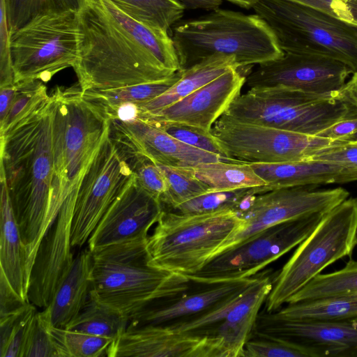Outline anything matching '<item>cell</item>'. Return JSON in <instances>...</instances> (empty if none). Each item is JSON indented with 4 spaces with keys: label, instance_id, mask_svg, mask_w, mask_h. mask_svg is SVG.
I'll list each match as a JSON object with an SVG mask.
<instances>
[{
    "label": "cell",
    "instance_id": "obj_1",
    "mask_svg": "<svg viewBox=\"0 0 357 357\" xmlns=\"http://www.w3.org/2000/svg\"><path fill=\"white\" fill-rule=\"evenodd\" d=\"M51 95L0 135V173L6 178L14 215L31 270L45 234L54 174Z\"/></svg>",
    "mask_w": 357,
    "mask_h": 357
},
{
    "label": "cell",
    "instance_id": "obj_2",
    "mask_svg": "<svg viewBox=\"0 0 357 357\" xmlns=\"http://www.w3.org/2000/svg\"><path fill=\"white\" fill-rule=\"evenodd\" d=\"M77 20L78 56L73 68L82 91L119 89L173 75L105 10L100 0H84Z\"/></svg>",
    "mask_w": 357,
    "mask_h": 357
},
{
    "label": "cell",
    "instance_id": "obj_3",
    "mask_svg": "<svg viewBox=\"0 0 357 357\" xmlns=\"http://www.w3.org/2000/svg\"><path fill=\"white\" fill-rule=\"evenodd\" d=\"M54 174L46 222L48 228L63 203H75L80 185L110 132V119L86 100L78 84L52 94Z\"/></svg>",
    "mask_w": 357,
    "mask_h": 357
},
{
    "label": "cell",
    "instance_id": "obj_4",
    "mask_svg": "<svg viewBox=\"0 0 357 357\" xmlns=\"http://www.w3.org/2000/svg\"><path fill=\"white\" fill-rule=\"evenodd\" d=\"M148 234L91 252V296L128 319L153 301L190 289L188 277L151 264Z\"/></svg>",
    "mask_w": 357,
    "mask_h": 357
},
{
    "label": "cell",
    "instance_id": "obj_5",
    "mask_svg": "<svg viewBox=\"0 0 357 357\" xmlns=\"http://www.w3.org/2000/svg\"><path fill=\"white\" fill-rule=\"evenodd\" d=\"M181 68L220 54L236 58L239 68L278 59L284 52L267 23L256 13L217 8L172 26Z\"/></svg>",
    "mask_w": 357,
    "mask_h": 357
},
{
    "label": "cell",
    "instance_id": "obj_6",
    "mask_svg": "<svg viewBox=\"0 0 357 357\" xmlns=\"http://www.w3.org/2000/svg\"><path fill=\"white\" fill-rule=\"evenodd\" d=\"M243 224L241 214L234 210L183 214L164 209L147 239L151 264L188 278Z\"/></svg>",
    "mask_w": 357,
    "mask_h": 357
},
{
    "label": "cell",
    "instance_id": "obj_7",
    "mask_svg": "<svg viewBox=\"0 0 357 357\" xmlns=\"http://www.w3.org/2000/svg\"><path fill=\"white\" fill-rule=\"evenodd\" d=\"M357 244V197H348L325 213L277 275L265 302L274 312L331 264L352 255Z\"/></svg>",
    "mask_w": 357,
    "mask_h": 357
},
{
    "label": "cell",
    "instance_id": "obj_8",
    "mask_svg": "<svg viewBox=\"0 0 357 357\" xmlns=\"http://www.w3.org/2000/svg\"><path fill=\"white\" fill-rule=\"evenodd\" d=\"M252 9L284 53L333 59L357 72V24L289 0H259Z\"/></svg>",
    "mask_w": 357,
    "mask_h": 357
},
{
    "label": "cell",
    "instance_id": "obj_9",
    "mask_svg": "<svg viewBox=\"0 0 357 357\" xmlns=\"http://www.w3.org/2000/svg\"><path fill=\"white\" fill-rule=\"evenodd\" d=\"M225 113L240 121L311 135L357 117L356 109L339 93L315 94L282 86L250 89Z\"/></svg>",
    "mask_w": 357,
    "mask_h": 357
},
{
    "label": "cell",
    "instance_id": "obj_10",
    "mask_svg": "<svg viewBox=\"0 0 357 357\" xmlns=\"http://www.w3.org/2000/svg\"><path fill=\"white\" fill-rule=\"evenodd\" d=\"M10 34L14 83L47 82L77 61V12L40 15Z\"/></svg>",
    "mask_w": 357,
    "mask_h": 357
},
{
    "label": "cell",
    "instance_id": "obj_11",
    "mask_svg": "<svg viewBox=\"0 0 357 357\" xmlns=\"http://www.w3.org/2000/svg\"><path fill=\"white\" fill-rule=\"evenodd\" d=\"M324 215L317 214L271 227L215 256L188 279L205 284L254 277L297 247Z\"/></svg>",
    "mask_w": 357,
    "mask_h": 357
},
{
    "label": "cell",
    "instance_id": "obj_12",
    "mask_svg": "<svg viewBox=\"0 0 357 357\" xmlns=\"http://www.w3.org/2000/svg\"><path fill=\"white\" fill-rule=\"evenodd\" d=\"M210 131L229 159L246 162L306 160L317 150L342 141L243 122L225 113Z\"/></svg>",
    "mask_w": 357,
    "mask_h": 357
},
{
    "label": "cell",
    "instance_id": "obj_13",
    "mask_svg": "<svg viewBox=\"0 0 357 357\" xmlns=\"http://www.w3.org/2000/svg\"><path fill=\"white\" fill-rule=\"evenodd\" d=\"M318 186L282 188L255 195L240 212L243 225L219 247L213 258L271 227L325 214L349 196L343 188L320 189Z\"/></svg>",
    "mask_w": 357,
    "mask_h": 357
},
{
    "label": "cell",
    "instance_id": "obj_14",
    "mask_svg": "<svg viewBox=\"0 0 357 357\" xmlns=\"http://www.w3.org/2000/svg\"><path fill=\"white\" fill-rule=\"evenodd\" d=\"M134 173L110 136L104 139L77 195L72 247H82Z\"/></svg>",
    "mask_w": 357,
    "mask_h": 357
},
{
    "label": "cell",
    "instance_id": "obj_15",
    "mask_svg": "<svg viewBox=\"0 0 357 357\" xmlns=\"http://www.w3.org/2000/svg\"><path fill=\"white\" fill-rule=\"evenodd\" d=\"M351 69L337 60L311 54L284 53L259 64L246 76L250 89L282 86L315 94L337 93Z\"/></svg>",
    "mask_w": 357,
    "mask_h": 357
},
{
    "label": "cell",
    "instance_id": "obj_16",
    "mask_svg": "<svg viewBox=\"0 0 357 357\" xmlns=\"http://www.w3.org/2000/svg\"><path fill=\"white\" fill-rule=\"evenodd\" d=\"M252 332L293 343L309 357H357V319H292L265 311Z\"/></svg>",
    "mask_w": 357,
    "mask_h": 357
},
{
    "label": "cell",
    "instance_id": "obj_17",
    "mask_svg": "<svg viewBox=\"0 0 357 357\" xmlns=\"http://www.w3.org/2000/svg\"><path fill=\"white\" fill-rule=\"evenodd\" d=\"M110 136L127 162L144 158L156 164L193 167L202 163L230 161L186 144L139 119L111 121Z\"/></svg>",
    "mask_w": 357,
    "mask_h": 357
},
{
    "label": "cell",
    "instance_id": "obj_18",
    "mask_svg": "<svg viewBox=\"0 0 357 357\" xmlns=\"http://www.w3.org/2000/svg\"><path fill=\"white\" fill-rule=\"evenodd\" d=\"M109 357H222L213 335L174 331L164 326H128L109 347Z\"/></svg>",
    "mask_w": 357,
    "mask_h": 357
},
{
    "label": "cell",
    "instance_id": "obj_19",
    "mask_svg": "<svg viewBox=\"0 0 357 357\" xmlns=\"http://www.w3.org/2000/svg\"><path fill=\"white\" fill-rule=\"evenodd\" d=\"M74 208V204H63L39 243L29 275L27 301L40 308L48 306L73 265Z\"/></svg>",
    "mask_w": 357,
    "mask_h": 357
},
{
    "label": "cell",
    "instance_id": "obj_20",
    "mask_svg": "<svg viewBox=\"0 0 357 357\" xmlns=\"http://www.w3.org/2000/svg\"><path fill=\"white\" fill-rule=\"evenodd\" d=\"M164 210L135 174L104 214L88 240L90 251L148 234Z\"/></svg>",
    "mask_w": 357,
    "mask_h": 357
},
{
    "label": "cell",
    "instance_id": "obj_21",
    "mask_svg": "<svg viewBox=\"0 0 357 357\" xmlns=\"http://www.w3.org/2000/svg\"><path fill=\"white\" fill-rule=\"evenodd\" d=\"M232 68L183 98L162 109L139 116L148 123L168 121L195 126L210 131L215 122L241 94L246 76Z\"/></svg>",
    "mask_w": 357,
    "mask_h": 357
},
{
    "label": "cell",
    "instance_id": "obj_22",
    "mask_svg": "<svg viewBox=\"0 0 357 357\" xmlns=\"http://www.w3.org/2000/svg\"><path fill=\"white\" fill-rule=\"evenodd\" d=\"M257 276L212 284L151 302L129 319L133 326H170L208 313L238 296Z\"/></svg>",
    "mask_w": 357,
    "mask_h": 357
},
{
    "label": "cell",
    "instance_id": "obj_23",
    "mask_svg": "<svg viewBox=\"0 0 357 357\" xmlns=\"http://www.w3.org/2000/svg\"><path fill=\"white\" fill-rule=\"evenodd\" d=\"M250 163L266 183L265 185L251 188L254 195L282 188L357 181V168L330 162L303 160Z\"/></svg>",
    "mask_w": 357,
    "mask_h": 357
},
{
    "label": "cell",
    "instance_id": "obj_24",
    "mask_svg": "<svg viewBox=\"0 0 357 357\" xmlns=\"http://www.w3.org/2000/svg\"><path fill=\"white\" fill-rule=\"evenodd\" d=\"M272 287L273 278L269 275L257 276L213 330L211 335L218 340L222 357H243L244 346Z\"/></svg>",
    "mask_w": 357,
    "mask_h": 357
},
{
    "label": "cell",
    "instance_id": "obj_25",
    "mask_svg": "<svg viewBox=\"0 0 357 357\" xmlns=\"http://www.w3.org/2000/svg\"><path fill=\"white\" fill-rule=\"evenodd\" d=\"M91 289V256L87 248L74 258L48 306L40 312L50 326L66 328L86 305Z\"/></svg>",
    "mask_w": 357,
    "mask_h": 357
},
{
    "label": "cell",
    "instance_id": "obj_26",
    "mask_svg": "<svg viewBox=\"0 0 357 357\" xmlns=\"http://www.w3.org/2000/svg\"><path fill=\"white\" fill-rule=\"evenodd\" d=\"M0 272L3 273L13 289L27 301L25 247L14 215L7 183L2 173H0Z\"/></svg>",
    "mask_w": 357,
    "mask_h": 357
},
{
    "label": "cell",
    "instance_id": "obj_27",
    "mask_svg": "<svg viewBox=\"0 0 357 357\" xmlns=\"http://www.w3.org/2000/svg\"><path fill=\"white\" fill-rule=\"evenodd\" d=\"M232 68H239L234 56L215 54L186 69H182L181 77L169 90L137 106V118L142 114L159 111L177 102Z\"/></svg>",
    "mask_w": 357,
    "mask_h": 357
},
{
    "label": "cell",
    "instance_id": "obj_28",
    "mask_svg": "<svg viewBox=\"0 0 357 357\" xmlns=\"http://www.w3.org/2000/svg\"><path fill=\"white\" fill-rule=\"evenodd\" d=\"M181 69L171 76L158 81L119 89L82 91L83 97L96 105L105 115L125 105L137 106L149 102L169 90L181 77Z\"/></svg>",
    "mask_w": 357,
    "mask_h": 357
},
{
    "label": "cell",
    "instance_id": "obj_29",
    "mask_svg": "<svg viewBox=\"0 0 357 357\" xmlns=\"http://www.w3.org/2000/svg\"><path fill=\"white\" fill-rule=\"evenodd\" d=\"M195 175L209 190H233L266 185L250 162L237 160L206 162L192 167Z\"/></svg>",
    "mask_w": 357,
    "mask_h": 357
},
{
    "label": "cell",
    "instance_id": "obj_30",
    "mask_svg": "<svg viewBox=\"0 0 357 357\" xmlns=\"http://www.w3.org/2000/svg\"><path fill=\"white\" fill-rule=\"evenodd\" d=\"M288 318L328 321L357 319V294L289 303L276 311Z\"/></svg>",
    "mask_w": 357,
    "mask_h": 357
},
{
    "label": "cell",
    "instance_id": "obj_31",
    "mask_svg": "<svg viewBox=\"0 0 357 357\" xmlns=\"http://www.w3.org/2000/svg\"><path fill=\"white\" fill-rule=\"evenodd\" d=\"M129 319L91 296L77 317L66 329L112 339L126 330Z\"/></svg>",
    "mask_w": 357,
    "mask_h": 357
},
{
    "label": "cell",
    "instance_id": "obj_32",
    "mask_svg": "<svg viewBox=\"0 0 357 357\" xmlns=\"http://www.w3.org/2000/svg\"><path fill=\"white\" fill-rule=\"evenodd\" d=\"M109 1L133 20L165 32L181 20L185 10L175 0Z\"/></svg>",
    "mask_w": 357,
    "mask_h": 357
},
{
    "label": "cell",
    "instance_id": "obj_33",
    "mask_svg": "<svg viewBox=\"0 0 357 357\" xmlns=\"http://www.w3.org/2000/svg\"><path fill=\"white\" fill-rule=\"evenodd\" d=\"M351 294H357V260L353 259L340 270L314 277L288 303Z\"/></svg>",
    "mask_w": 357,
    "mask_h": 357
},
{
    "label": "cell",
    "instance_id": "obj_34",
    "mask_svg": "<svg viewBox=\"0 0 357 357\" xmlns=\"http://www.w3.org/2000/svg\"><path fill=\"white\" fill-rule=\"evenodd\" d=\"M45 324L54 343L58 357L106 356L107 349L113 341L107 337Z\"/></svg>",
    "mask_w": 357,
    "mask_h": 357
},
{
    "label": "cell",
    "instance_id": "obj_35",
    "mask_svg": "<svg viewBox=\"0 0 357 357\" xmlns=\"http://www.w3.org/2000/svg\"><path fill=\"white\" fill-rule=\"evenodd\" d=\"M254 196L251 188L208 190L168 210L183 214H202L227 210L241 212Z\"/></svg>",
    "mask_w": 357,
    "mask_h": 357
},
{
    "label": "cell",
    "instance_id": "obj_36",
    "mask_svg": "<svg viewBox=\"0 0 357 357\" xmlns=\"http://www.w3.org/2000/svg\"><path fill=\"white\" fill-rule=\"evenodd\" d=\"M10 33L35 17L68 10L77 12L84 0H4Z\"/></svg>",
    "mask_w": 357,
    "mask_h": 357
},
{
    "label": "cell",
    "instance_id": "obj_37",
    "mask_svg": "<svg viewBox=\"0 0 357 357\" xmlns=\"http://www.w3.org/2000/svg\"><path fill=\"white\" fill-rule=\"evenodd\" d=\"M157 165L167 181L168 188L161 199V203L168 209L174 208L209 190L208 187L196 177L192 167Z\"/></svg>",
    "mask_w": 357,
    "mask_h": 357
},
{
    "label": "cell",
    "instance_id": "obj_38",
    "mask_svg": "<svg viewBox=\"0 0 357 357\" xmlns=\"http://www.w3.org/2000/svg\"><path fill=\"white\" fill-rule=\"evenodd\" d=\"M29 303L17 312L0 317L1 357H22L29 330L36 313Z\"/></svg>",
    "mask_w": 357,
    "mask_h": 357
},
{
    "label": "cell",
    "instance_id": "obj_39",
    "mask_svg": "<svg viewBox=\"0 0 357 357\" xmlns=\"http://www.w3.org/2000/svg\"><path fill=\"white\" fill-rule=\"evenodd\" d=\"M14 84L17 87V93L7 116L0 121V135L30 114L50 96L47 87L40 80Z\"/></svg>",
    "mask_w": 357,
    "mask_h": 357
},
{
    "label": "cell",
    "instance_id": "obj_40",
    "mask_svg": "<svg viewBox=\"0 0 357 357\" xmlns=\"http://www.w3.org/2000/svg\"><path fill=\"white\" fill-rule=\"evenodd\" d=\"M149 123L186 144L217 154L228 160H234L227 158L225 151L211 131L195 126L176 122L158 121Z\"/></svg>",
    "mask_w": 357,
    "mask_h": 357
},
{
    "label": "cell",
    "instance_id": "obj_41",
    "mask_svg": "<svg viewBox=\"0 0 357 357\" xmlns=\"http://www.w3.org/2000/svg\"><path fill=\"white\" fill-rule=\"evenodd\" d=\"M243 357H309L296 344L252 332L244 346Z\"/></svg>",
    "mask_w": 357,
    "mask_h": 357
},
{
    "label": "cell",
    "instance_id": "obj_42",
    "mask_svg": "<svg viewBox=\"0 0 357 357\" xmlns=\"http://www.w3.org/2000/svg\"><path fill=\"white\" fill-rule=\"evenodd\" d=\"M128 163L141 187L161 202L167 190L168 184L158 165L144 158H137Z\"/></svg>",
    "mask_w": 357,
    "mask_h": 357
},
{
    "label": "cell",
    "instance_id": "obj_43",
    "mask_svg": "<svg viewBox=\"0 0 357 357\" xmlns=\"http://www.w3.org/2000/svg\"><path fill=\"white\" fill-rule=\"evenodd\" d=\"M22 357H58L53 340L40 312H36L31 321Z\"/></svg>",
    "mask_w": 357,
    "mask_h": 357
},
{
    "label": "cell",
    "instance_id": "obj_44",
    "mask_svg": "<svg viewBox=\"0 0 357 357\" xmlns=\"http://www.w3.org/2000/svg\"><path fill=\"white\" fill-rule=\"evenodd\" d=\"M306 160L321 161L357 168V139L342 140L320 149Z\"/></svg>",
    "mask_w": 357,
    "mask_h": 357
},
{
    "label": "cell",
    "instance_id": "obj_45",
    "mask_svg": "<svg viewBox=\"0 0 357 357\" xmlns=\"http://www.w3.org/2000/svg\"><path fill=\"white\" fill-rule=\"evenodd\" d=\"M14 84V73L5 1L0 0V87Z\"/></svg>",
    "mask_w": 357,
    "mask_h": 357
},
{
    "label": "cell",
    "instance_id": "obj_46",
    "mask_svg": "<svg viewBox=\"0 0 357 357\" xmlns=\"http://www.w3.org/2000/svg\"><path fill=\"white\" fill-rule=\"evenodd\" d=\"M319 10L347 22L357 24L349 5L351 0H289Z\"/></svg>",
    "mask_w": 357,
    "mask_h": 357
},
{
    "label": "cell",
    "instance_id": "obj_47",
    "mask_svg": "<svg viewBox=\"0 0 357 357\" xmlns=\"http://www.w3.org/2000/svg\"><path fill=\"white\" fill-rule=\"evenodd\" d=\"M28 303L13 289L3 273L0 272V317L17 312Z\"/></svg>",
    "mask_w": 357,
    "mask_h": 357
},
{
    "label": "cell",
    "instance_id": "obj_48",
    "mask_svg": "<svg viewBox=\"0 0 357 357\" xmlns=\"http://www.w3.org/2000/svg\"><path fill=\"white\" fill-rule=\"evenodd\" d=\"M357 134V117L337 121L319 132L317 136L333 140H347Z\"/></svg>",
    "mask_w": 357,
    "mask_h": 357
},
{
    "label": "cell",
    "instance_id": "obj_49",
    "mask_svg": "<svg viewBox=\"0 0 357 357\" xmlns=\"http://www.w3.org/2000/svg\"><path fill=\"white\" fill-rule=\"evenodd\" d=\"M17 87L15 84L0 87V121L7 116L15 98Z\"/></svg>",
    "mask_w": 357,
    "mask_h": 357
},
{
    "label": "cell",
    "instance_id": "obj_50",
    "mask_svg": "<svg viewBox=\"0 0 357 357\" xmlns=\"http://www.w3.org/2000/svg\"><path fill=\"white\" fill-rule=\"evenodd\" d=\"M339 93L344 100L357 111V72L352 74L351 79L346 82Z\"/></svg>",
    "mask_w": 357,
    "mask_h": 357
},
{
    "label": "cell",
    "instance_id": "obj_51",
    "mask_svg": "<svg viewBox=\"0 0 357 357\" xmlns=\"http://www.w3.org/2000/svg\"><path fill=\"white\" fill-rule=\"evenodd\" d=\"M184 8L213 10L222 4V0H175Z\"/></svg>",
    "mask_w": 357,
    "mask_h": 357
},
{
    "label": "cell",
    "instance_id": "obj_52",
    "mask_svg": "<svg viewBox=\"0 0 357 357\" xmlns=\"http://www.w3.org/2000/svg\"><path fill=\"white\" fill-rule=\"evenodd\" d=\"M245 9L252 8L259 0H226Z\"/></svg>",
    "mask_w": 357,
    "mask_h": 357
},
{
    "label": "cell",
    "instance_id": "obj_53",
    "mask_svg": "<svg viewBox=\"0 0 357 357\" xmlns=\"http://www.w3.org/2000/svg\"><path fill=\"white\" fill-rule=\"evenodd\" d=\"M354 17L357 20V2L354 3Z\"/></svg>",
    "mask_w": 357,
    "mask_h": 357
},
{
    "label": "cell",
    "instance_id": "obj_54",
    "mask_svg": "<svg viewBox=\"0 0 357 357\" xmlns=\"http://www.w3.org/2000/svg\"><path fill=\"white\" fill-rule=\"evenodd\" d=\"M357 139V134H356L351 139Z\"/></svg>",
    "mask_w": 357,
    "mask_h": 357
}]
</instances>
